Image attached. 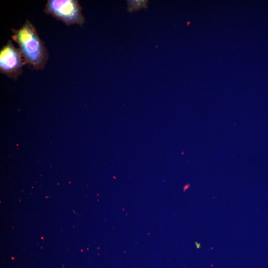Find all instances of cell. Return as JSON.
<instances>
[{"label": "cell", "instance_id": "4", "mask_svg": "<svg viewBox=\"0 0 268 268\" xmlns=\"http://www.w3.org/2000/svg\"><path fill=\"white\" fill-rule=\"evenodd\" d=\"M128 1V10L132 12L142 8H147L148 0H129Z\"/></svg>", "mask_w": 268, "mask_h": 268}, {"label": "cell", "instance_id": "5", "mask_svg": "<svg viewBox=\"0 0 268 268\" xmlns=\"http://www.w3.org/2000/svg\"><path fill=\"white\" fill-rule=\"evenodd\" d=\"M189 187H190L189 184L185 185L184 187V191H185Z\"/></svg>", "mask_w": 268, "mask_h": 268}, {"label": "cell", "instance_id": "2", "mask_svg": "<svg viewBox=\"0 0 268 268\" xmlns=\"http://www.w3.org/2000/svg\"><path fill=\"white\" fill-rule=\"evenodd\" d=\"M44 12L67 26H82L85 21L82 7L77 0H48Z\"/></svg>", "mask_w": 268, "mask_h": 268}, {"label": "cell", "instance_id": "1", "mask_svg": "<svg viewBox=\"0 0 268 268\" xmlns=\"http://www.w3.org/2000/svg\"><path fill=\"white\" fill-rule=\"evenodd\" d=\"M11 38L19 46L26 64L36 70L44 69L49 56L35 26L26 20L19 28H11Z\"/></svg>", "mask_w": 268, "mask_h": 268}, {"label": "cell", "instance_id": "6", "mask_svg": "<svg viewBox=\"0 0 268 268\" xmlns=\"http://www.w3.org/2000/svg\"><path fill=\"white\" fill-rule=\"evenodd\" d=\"M196 246H197V248H199L201 247V245L199 243L196 242H195Z\"/></svg>", "mask_w": 268, "mask_h": 268}, {"label": "cell", "instance_id": "3", "mask_svg": "<svg viewBox=\"0 0 268 268\" xmlns=\"http://www.w3.org/2000/svg\"><path fill=\"white\" fill-rule=\"evenodd\" d=\"M26 63L19 48L9 40L0 50V72L9 78L16 80L23 72Z\"/></svg>", "mask_w": 268, "mask_h": 268}]
</instances>
